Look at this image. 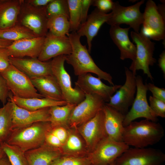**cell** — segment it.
<instances>
[{
	"label": "cell",
	"mask_w": 165,
	"mask_h": 165,
	"mask_svg": "<svg viewBox=\"0 0 165 165\" xmlns=\"http://www.w3.org/2000/svg\"><path fill=\"white\" fill-rule=\"evenodd\" d=\"M72 48V51L66 56L65 61L72 67L75 75L79 76L88 73L97 75L98 78L114 85L110 74L100 69L96 64L89 54L86 45L80 41L81 37L76 32H72L68 36Z\"/></svg>",
	"instance_id": "cell-1"
},
{
	"label": "cell",
	"mask_w": 165,
	"mask_h": 165,
	"mask_svg": "<svg viewBox=\"0 0 165 165\" xmlns=\"http://www.w3.org/2000/svg\"><path fill=\"white\" fill-rule=\"evenodd\" d=\"M164 135L160 123L145 119L133 121L124 127L122 141L129 147L145 148L158 143Z\"/></svg>",
	"instance_id": "cell-2"
},
{
	"label": "cell",
	"mask_w": 165,
	"mask_h": 165,
	"mask_svg": "<svg viewBox=\"0 0 165 165\" xmlns=\"http://www.w3.org/2000/svg\"><path fill=\"white\" fill-rule=\"evenodd\" d=\"M51 126L50 122H38L13 129L6 142L25 152L44 144Z\"/></svg>",
	"instance_id": "cell-3"
},
{
	"label": "cell",
	"mask_w": 165,
	"mask_h": 165,
	"mask_svg": "<svg viewBox=\"0 0 165 165\" xmlns=\"http://www.w3.org/2000/svg\"><path fill=\"white\" fill-rule=\"evenodd\" d=\"M133 41L136 44V57L132 61L129 69L136 75L137 71L141 70L148 78L152 81L153 78L150 71L149 67L153 66L156 62L153 57L155 43L145 36L141 31L140 32L134 31L130 32Z\"/></svg>",
	"instance_id": "cell-4"
},
{
	"label": "cell",
	"mask_w": 165,
	"mask_h": 165,
	"mask_svg": "<svg viewBox=\"0 0 165 165\" xmlns=\"http://www.w3.org/2000/svg\"><path fill=\"white\" fill-rule=\"evenodd\" d=\"M46 7L38 8L22 0L16 24L31 31L37 37H45L48 32Z\"/></svg>",
	"instance_id": "cell-5"
},
{
	"label": "cell",
	"mask_w": 165,
	"mask_h": 165,
	"mask_svg": "<svg viewBox=\"0 0 165 165\" xmlns=\"http://www.w3.org/2000/svg\"><path fill=\"white\" fill-rule=\"evenodd\" d=\"M0 75L5 79L13 96L23 98H44L38 92L31 79L11 64Z\"/></svg>",
	"instance_id": "cell-6"
},
{
	"label": "cell",
	"mask_w": 165,
	"mask_h": 165,
	"mask_svg": "<svg viewBox=\"0 0 165 165\" xmlns=\"http://www.w3.org/2000/svg\"><path fill=\"white\" fill-rule=\"evenodd\" d=\"M66 56H59L51 61L52 74L57 82L64 101L77 105L85 99V95L81 91L72 86L71 77L64 66Z\"/></svg>",
	"instance_id": "cell-7"
},
{
	"label": "cell",
	"mask_w": 165,
	"mask_h": 165,
	"mask_svg": "<svg viewBox=\"0 0 165 165\" xmlns=\"http://www.w3.org/2000/svg\"><path fill=\"white\" fill-rule=\"evenodd\" d=\"M165 154L152 148L130 147L115 162V165H162Z\"/></svg>",
	"instance_id": "cell-8"
},
{
	"label": "cell",
	"mask_w": 165,
	"mask_h": 165,
	"mask_svg": "<svg viewBox=\"0 0 165 165\" xmlns=\"http://www.w3.org/2000/svg\"><path fill=\"white\" fill-rule=\"evenodd\" d=\"M136 96L131 109L125 116L123 123L124 127L140 118L155 122L158 120V117L151 108L147 101V83H143L142 77L139 75L136 77Z\"/></svg>",
	"instance_id": "cell-9"
},
{
	"label": "cell",
	"mask_w": 165,
	"mask_h": 165,
	"mask_svg": "<svg viewBox=\"0 0 165 165\" xmlns=\"http://www.w3.org/2000/svg\"><path fill=\"white\" fill-rule=\"evenodd\" d=\"M130 147L123 141H117L108 137L87 155L92 165H108Z\"/></svg>",
	"instance_id": "cell-10"
},
{
	"label": "cell",
	"mask_w": 165,
	"mask_h": 165,
	"mask_svg": "<svg viewBox=\"0 0 165 165\" xmlns=\"http://www.w3.org/2000/svg\"><path fill=\"white\" fill-rule=\"evenodd\" d=\"M144 2L145 0H142L128 6H122L117 1L114 2L111 16L106 23L111 26L125 24L129 25L135 32L139 33L144 20L140 7Z\"/></svg>",
	"instance_id": "cell-11"
},
{
	"label": "cell",
	"mask_w": 165,
	"mask_h": 165,
	"mask_svg": "<svg viewBox=\"0 0 165 165\" xmlns=\"http://www.w3.org/2000/svg\"><path fill=\"white\" fill-rule=\"evenodd\" d=\"M105 102L95 94L85 95V99L72 110L69 119L68 127L77 129L93 118L103 109Z\"/></svg>",
	"instance_id": "cell-12"
},
{
	"label": "cell",
	"mask_w": 165,
	"mask_h": 165,
	"mask_svg": "<svg viewBox=\"0 0 165 165\" xmlns=\"http://www.w3.org/2000/svg\"><path fill=\"white\" fill-rule=\"evenodd\" d=\"M125 69L126 77L125 83L105 104L125 116L135 99L136 82L135 75L128 68L125 67Z\"/></svg>",
	"instance_id": "cell-13"
},
{
	"label": "cell",
	"mask_w": 165,
	"mask_h": 165,
	"mask_svg": "<svg viewBox=\"0 0 165 165\" xmlns=\"http://www.w3.org/2000/svg\"><path fill=\"white\" fill-rule=\"evenodd\" d=\"M143 14V26L141 29L143 33L150 39L164 41L165 18L159 12L155 2L148 0Z\"/></svg>",
	"instance_id": "cell-14"
},
{
	"label": "cell",
	"mask_w": 165,
	"mask_h": 165,
	"mask_svg": "<svg viewBox=\"0 0 165 165\" xmlns=\"http://www.w3.org/2000/svg\"><path fill=\"white\" fill-rule=\"evenodd\" d=\"M103 109L92 119L77 128L85 141L89 153L107 137L104 126L105 115Z\"/></svg>",
	"instance_id": "cell-15"
},
{
	"label": "cell",
	"mask_w": 165,
	"mask_h": 165,
	"mask_svg": "<svg viewBox=\"0 0 165 165\" xmlns=\"http://www.w3.org/2000/svg\"><path fill=\"white\" fill-rule=\"evenodd\" d=\"M120 85L108 86L103 83L101 79L88 73L78 76L75 82V88L85 95L95 94L108 102L111 97L121 86Z\"/></svg>",
	"instance_id": "cell-16"
},
{
	"label": "cell",
	"mask_w": 165,
	"mask_h": 165,
	"mask_svg": "<svg viewBox=\"0 0 165 165\" xmlns=\"http://www.w3.org/2000/svg\"><path fill=\"white\" fill-rule=\"evenodd\" d=\"M72 51L68 36H57L48 32L38 59L41 61H46L59 56L69 55Z\"/></svg>",
	"instance_id": "cell-17"
},
{
	"label": "cell",
	"mask_w": 165,
	"mask_h": 165,
	"mask_svg": "<svg viewBox=\"0 0 165 165\" xmlns=\"http://www.w3.org/2000/svg\"><path fill=\"white\" fill-rule=\"evenodd\" d=\"M45 37H37L13 42L6 47L9 57L22 58L28 57L38 58L42 50Z\"/></svg>",
	"instance_id": "cell-18"
},
{
	"label": "cell",
	"mask_w": 165,
	"mask_h": 165,
	"mask_svg": "<svg viewBox=\"0 0 165 165\" xmlns=\"http://www.w3.org/2000/svg\"><path fill=\"white\" fill-rule=\"evenodd\" d=\"M10 63L30 79L52 75L51 61H42L38 58H18L9 57Z\"/></svg>",
	"instance_id": "cell-19"
},
{
	"label": "cell",
	"mask_w": 165,
	"mask_h": 165,
	"mask_svg": "<svg viewBox=\"0 0 165 165\" xmlns=\"http://www.w3.org/2000/svg\"><path fill=\"white\" fill-rule=\"evenodd\" d=\"M12 102L13 105V130L38 122H50V107L31 111L20 108Z\"/></svg>",
	"instance_id": "cell-20"
},
{
	"label": "cell",
	"mask_w": 165,
	"mask_h": 165,
	"mask_svg": "<svg viewBox=\"0 0 165 165\" xmlns=\"http://www.w3.org/2000/svg\"><path fill=\"white\" fill-rule=\"evenodd\" d=\"M111 13H103L96 8L88 16L86 20L81 24L76 32L80 37L85 36L87 39L88 50L90 52L92 42L102 25L106 23L111 16Z\"/></svg>",
	"instance_id": "cell-21"
},
{
	"label": "cell",
	"mask_w": 165,
	"mask_h": 165,
	"mask_svg": "<svg viewBox=\"0 0 165 165\" xmlns=\"http://www.w3.org/2000/svg\"><path fill=\"white\" fill-rule=\"evenodd\" d=\"M130 28H123L118 25L111 26L109 30L111 38L120 50V59H130L134 61L136 57V47L128 37Z\"/></svg>",
	"instance_id": "cell-22"
},
{
	"label": "cell",
	"mask_w": 165,
	"mask_h": 165,
	"mask_svg": "<svg viewBox=\"0 0 165 165\" xmlns=\"http://www.w3.org/2000/svg\"><path fill=\"white\" fill-rule=\"evenodd\" d=\"M103 109L105 115V127L107 137L117 141H123L125 115L105 103Z\"/></svg>",
	"instance_id": "cell-23"
},
{
	"label": "cell",
	"mask_w": 165,
	"mask_h": 165,
	"mask_svg": "<svg viewBox=\"0 0 165 165\" xmlns=\"http://www.w3.org/2000/svg\"><path fill=\"white\" fill-rule=\"evenodd\" d=\"M29 165H50L62 156L60 149L44 142L40 146L24 152Z\"/></svg>",
	"instance_id": "cell-24"
},
{
	"label": "cell",
	"mask_w": 165,
	"mask_h": 165,
	"mask_svg": "<svg viewBox=\"0 0 165 165\" xmlns=\"http://www.w3.org/2000/svg\"><path fill=\"white\" fill-rule=\"evenodd\" d=\"M67 138L60 148L63 156L82 157L89 153L83 139L77 129L68 128Z\"/></svg>",
	"instance_id": "cell-25"
},
{
	"label": "cell",
	"mask_w": 165,
	"mask_h": 165,
	"mask_svg": "<svg viewBox=\"0 0 165 165\" xmlns=\"http://www.w3.org/2000/svg\"><path fill=\"white\" fill-rule=\"evenodd\" d=\"M31 80L43 97L57 101H65L57 82L53 75L43 76Z\"/></svg>",
	"instance_id": "cell-26"
},
{
	"label": "cell",
	"mask_w": 165,
	"mask_h": 165,
	"mask_svg": "<svg viewBox=\"0 0 165 165\" xmlns=\"http://www.w3.org/2000/svg\"><path fill=\"white\" fill-rule=\"evenodd\" d=\"M22 0H0V30L16 24Z\"/></svg>",
	"instance_id": "cell-27"
},
{
	"label": "cell",
	"mask_w": 165,
	"mask_h": 165,
	"mask_svg": "<svg viewBox=\"0 0 165 165\" xmlns=\"http://www.w3.org/2000/svg\"><path fill=\"white\" fill-rule=\"evenodd\" d=\"M9 98L17 106L31 111L55 106H62L68 103L65 101H57L45 98H21L14 96L10 93Z\"/></svg>",
	"instance_id": "cell-28"
},
{
	"label": "cell",
	"mask_w": 165,
	"mask_h": 165,
	"mask_svg": "<svg viewBox=\"0 0 165 165\" xmlns=\"http://www.w3.org/2000/svg\"><path fill=\"white\" fill-rule=\"evenodd\" d=\"M13 105L9 99L0 108V143L6 142L13 130Z\"/></svg>",
	"instance_id": "cell-29"
},
{
	"label": "cell",
	"mask_w": 165,
	"mask_h": 165,
	"mask_svg": "<svg viewBox=\"0 0 165 165\" xmlns=\"http://www.w3.org/2000/svg\"><path fill=\"white\" fill-rule=\"evenodd\" d=\"M76 105L68 103L62 106L50 107V122L51 126H61L68 127L70 116L72 110Z\"/></svg>",
	"instance_id": "cell-30"
},
{
	"label": "cell",
	"mask_w": 165,
	"mask_h": 165,
	"mask_svg": "<svg viewBox=\"0 0 165 165\" xmlns=\"http://www.w3.org/2000/svg\"><path fill=\"white\" fill-rule=\"evenodd\" d=\"M47 28L48 32L54 35L68 36L70 31L69 18L61 15L49 17Z\"/></svg>",
	"instance_id": "cell-31"
},
{
	"label": "cell",
	"mask_w": 165,
	"mask_h": 165,
	"mask_svg": "<svg viewBox=\"0 0 165 165\" xmlns=\"http://www.w3.org/2000/svg\"><path fill=\"white\" fill-rule=\"evenodd\" d=\"M37 37L24 27L16 24L9 28L0 30V38L12 42Z\"/></svg>",
	"instance_id": "cell-32"
},
{
	"label": "cell",
	"mask_w": 165,
	"mask_h": 165,
	"mask_svg": "<svg viewBox=\"0 0 165 165\" xmlns=\"http://www.w3.org/2000/svg\"><path fill=\"white\" fill-rule=\"evenodd\" d=\"M0 144L12 165H29L24 152L19 148L6 142Z\"/></svg>",
	"instance_id": "cell-33"
},
{
	"label": "cell",
	"mask_w": 165,
	"mask_h": 165,
	"mask_svg": "<svg viewBox=\"0 0 165 165\" xmlns=\"http://www.w3.org/2000/svg\"><path fill=\"white\" fill-rule=\"evenodd\" d=\"M68 7L70 31L76 32L81 25V0H67Z\"/></svg>",
	"instance_id": "cell-34"
},
{
	"label": "cell",
	"mask_w": 165,
	"mask_h": 165,
	"mask_svg": "<svg viewBox=\"0 0 165 165\" xmlns=\"http://www.w3.org/2000/svg\"><path fill=\"white\" fill-rule=\"evenodd\" d=\"M46 10L48 18L61 15H65L69 18L67 0H52L46 6Z\"/></svg>",
	"instance_id": "cell-35"
},
{
	"label": "cell",
	"mask_w": 165,
	"mask_h": 165,
	"mask_svg": "<svg viewBox=\"0 0 165 165\" xmlns=\"http://www.w3.org/2000/svg\"><path fill=\"white\" fill-rule=\"evenodd\" d=\"M50 165H92L87 156L73 157L62 156Z\"/></svg>",
	"instance_id": "cell-36"
},
{
	"label": "cell",
	"mask_w": 165,
	"mask_h": 165,
	"mask_svg": "<svg viewBox=\"0 0 165 165\" xmlns=\"http://www.w3.org/2000/svg\"><path fill=\"white\" fill-rule=\"evenodd\" d=\"M149 106L157 117H165V102L152 96L149 97Z\"/></svg>",
	"instance_id": "cell-37"
},
{
	"label": "cell",
	"mask_w": 165,
	"mask_h": 165,
	"mask_svg": "<svg viewBox=\"0 0 165 165\" xmlns=\"http://www.w3.org/2000/svg\"><path fill=\"white\" fill-rule=\"evenodd\" d=\"M68 128L61 126H51L49 131L56 137L63 145L68 136Z\"/></svg>",
	"instance_id": "cell-38"
},
{
	"label": "cell",
	"mask_w": 165,
	"mask_h": 165,
	"mask_svg": "<svg viewBox=\"0 0 165 165\" xmlns=\"http://www.w3.org/2000/svg\"><path fill=\"white\" fill-rule=\"evenodd\" d=\"M114 4V2L111 0H94L92 5L100 11L107 13L112 11Z\"/></svg>",
	"instance_id": "cell-39"
},
{
	"label": "cell",
	"mask_w": 165,
	"mask_h": 165,
	"mask_svg": "<svg viewBox=\"0 0 165 165\" xmlns=\"http://www.w3.org/2000/svg\"><path fill=\"white\" fill-rule=\"evenodd\" d=\"M10 93L5 79L0 75V102L3 105L7 102Z\"/></svg>",
	"instance_id": "cell-40"
},
{
	"label": "cell",
	"mask_w": 165,
	"mask_h": 165,
	"mask_svg": "<svg viewBox=\"0 0 165 165\" xmlns=\"http://www.w3.org/2000/svg\"><path fill=\"white\" fill-rule=\"evenodd\" d=\"M148 90L152 94L153 97L165 102V89L164 88H159L153 84L147 83Z\"/></svg>",
	"instance_id": "cell-41"
},
{
	"label": "cell",
	"mask_w": 165,
	"mask_h": 165,
	"mask_svg": "<svg viewBox=\"0 0 165 165\" xmlns=\"http://www.w3.org/2000/svg\"><path fill=\"white\" fill-rule=\"evenodd\" d=\"M9 56L6 48H0V72L6 69L10 65Z\"/></svg>",
	"instance_id": "cell-42"
},
{
	"label": "cell",
	"mask_w": 165,
	"mask_h": 165,
	"mask_svg": "<svg viewBox=\"0 0 165 165\" xmlns=\"http://www.w3.org/2000/svg\"><path fill=\"white\" fill-rule=\"evenodd\" d=\"M93 2V0H81V24L86 20L89 9Z\"/></svg>",
	"instance_id": "cell-43"
},
{
	"label": "cell",
	"mask_w": 165,
	"mask_h": 165,
	"mask_svg": "<svg viewBox=\"0 0 165 165\" xmlns=\"http://www.w3.org/2000/svg\"><path fill=\"white\" fill-rule=\"evenodd\" d=\"M45 142L52 146L59 148L63 145L59 139L50 133L49 130L46 135Z\"/></svg>",
	"instance_id": "cell-44"
},
{
	"label": "cell",
	"mask_w": 165,
	"mask_h": 165,
	"mask_svg": "<svg viewBox=\"0 0 165 165\" xmlns=\"http://www.w3.org/2000/svg\"><path fill=\"white\" fill-rule=\"evenodd\" d=\"M52 0H27V2L31 6L38 8L46 7Z\"/></svg>",
	"instance_id": "cell-45"
},
{
	"label": "cell",
	"mask_w": 165,
	"mask_h": 165,
	"mask_svg": "<svg viewBox=\"0 0 165 165\" xmlns=\"http://www.w3.org/2000/svg\"><path fill=\"white\" fill-rule=\"evenodd\" d=\"M160 68L162 71L164 77L165 76V50H163L160 55L158 60Z\"/></svg>",
	"instance_id": "cell-46"
},
{
	"label": "cell",
	"mask_w": 165,
	"mask_h": 165,
	"mask_svg": "<svg viewBox=\"0 0 165 165\" xmlns=\"http://www.w3.org/2000/svg\"><path fill=\"white\" fill-rule=\"evenodd\" d=\"M13 42L0 38V48H6L9 46Z\"/></svg>",
	"instance_id": "cell-47"
},
{
	"label": "cell",
	"mask_w": 165,
	"mask_h": 165,
	"mask_svg": "<svg viewBox=\"0 0 165 165\" xmlns=\"http://www.w3.org/2000/svg\"><path fill=\"white\" fill-rule=\"evenodd\" d=\"M0 165H12L6 155L0 159Z\"/></svg>",
	"instance_id": "cell-48"
},
{
	"label": "cell",
	"mask_w": 165,
	"mask_h": 165,
	"mask_svg": "<svg viewBox=\"0 0 165 165\" xmlns=\"http://www.w3.org/2000/svg\"><path fill=\"white\" fill-rule=\"evenodd\" d=\"M6 154L0 143V159L5 156Z\"/></svg>",
	"instance_id": "cell-49"
},
{
	"label": "cell",
	"mask_w": 165,
	"mask_h": 165,
	"mask_svg": "<svg viewBox=\"0 0 165 165\" xmlns=\"http://www.w3.org/2000/svg\"><path fill=\"white\" fill-rule=\"evenodd\" d=\"M115 165V162L111 164H109V165Z\"/></svg>",
	"instance_id": "cell-50"
},
{
	"label": "cell",
	"mask_w": 165,
	"mask_h": 165,
	"mask_svg": "<svg viewBox=\"0 0 165 165\" xmlns=\"http://www.w3.org/2000/svg\"></svg>",
	"instance_id": "cell-51"
}]
</instances>
